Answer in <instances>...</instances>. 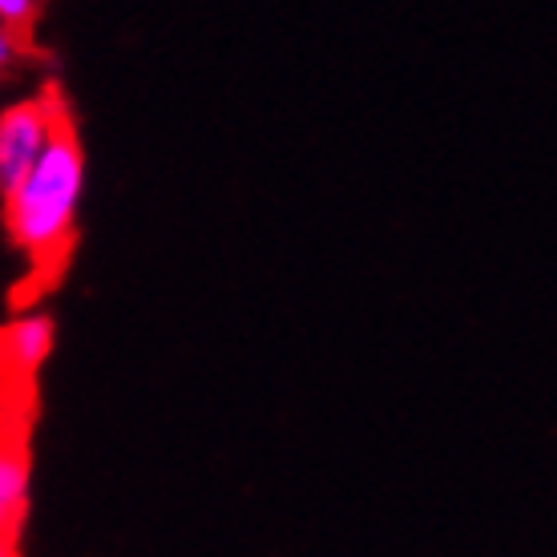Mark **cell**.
Returning a JSON list of instances; mask_svg holds the SVG:
<instances>
[{"instance_id":"5b68a950","label":"cell","mask_w":557,"mask_h":557,"mask_svg":"<svg viewBox=\"0 0 557 557\" xmlns=\"http://www.w3.org/2000/svg\"><path fill=\"white\" fill-rule=\"evenodd\" d=\"M37 9H41V0H0V25L21 33V28L33 25Z\"/></svg>"},{"instance_id":"6da1fadb","label":"cell","mask_w":557,"mask_h":557,"mask_svg":"<svg viewBox=\"0 0 557 557\" xmlns=\"http://www.w3.org/2000/svg\"><path fill=\"white\" fill-rule=\"evenodd\" d=\"M85 198V150L73 126L65 122L61 134L49 141L41 162L16 182L13 190L0 195L4 231L13 247L28 255L33 263H57L65 259L77 231Z\"/></svg>"},{"instance_id":"277c9868","label":"cell","mask_w":557,"mask_h":557,"mask_svg":"<svg viewBox=\"0 0 557 557\" xmlns=\"http://www.w3.org/2000/svg\"><path fill=\"white\" fill-rule=\"evenodd\" d=\"M33 497V457L21 432L0 436V537H16Z\"/></svg>"},{"instance_id":"7a4b0ae2","label":"cell","mask_w":557,"mask_h":557,"mask_svg":"<svg viewBox=\"0 0 557 557\" xmlns=\"http://www.w3.org/2000/svg\"><path fill=\"white\" fill-rule=\"evenodd\" d=\"M70 117L57 98H28L0 110V195L13 190L28 170L41 162L49 141L61 134Z\"/></svg>"},{"instance_id":"52a82bcc","label":"cell","mask_w":557,"mask_h":557,"mask_svg":"<svg viewBox=\"0 0 557 557\" xmlns=\"http://www.w3.org/2000/svg\"><path fill=\"white\" fill-rule=\"evenodd\" d=\"M0 557H21L16 554V537H0Z\"/></svg>"},{"instance_id":"3957f363","label":"cell","mask_w":557,"mask_h":557,"mask_svg":"<svg viewBox=\"0 0 557 557\" xmlns=\"http://www.w3.org/2000/svg\"><path fill=\"white\" fill-rule=\"evenodd\" d=\"M57 323L45 311H21L0 327V380L28 384L53 356Z\"/></svg>"},{"instance_id":"8992f818","label":"cell","mask_w":557,"mask_h":557,"mask_svg":"<svg viewBox=\"0 0 557 557\" xmlns=\"http://www.w3.org/2000/svg\"><path fill=\"white\" fill-rule=\"evenodd\" d=\"M16 57H21V37H16L13 28H4V25H0V73H4V70H13V65H16Z\"/></svg>"}]
</instances>
